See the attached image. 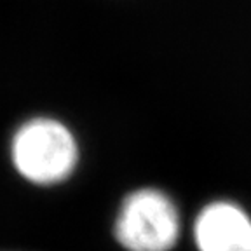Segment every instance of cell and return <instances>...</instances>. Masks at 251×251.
<instances>
[{
	"instance_id": "obj_2",
	"label": "cell",
	"mask_w": 251,
	"mask_h": 251,
	"mask_svg": "<svg viewBox=\"0 0 251 251\" xmlns=\"http://www.w3.org/2000/svg\"><path fill=\"white\" fill-rule=\"evenodd\" d=\"M181 230L176 204L159 188L127 194L115 216L114 234L127 251H171Z\"/></svg>"
},
{
	"instance_id": "obj_3",
	"label": "cell",
	"mask_w": 251,
	"mask_h": 251,
	"mask_svg": "<svg viewBox=\"0 0 251 251\" xmlns=\"http://www.w3.org/2000/svg\"><path fill=\"white\" fill-rule=\"evenodd\" d=\"M199 251H251V216L232 201L206 204L194 220Z\"/></svg>"
},
{
	"instance_id": "obj_1",
	"label": "cell",
	"mask_w": 251,
	"mask_h": 251,
	"mask_svg": "<svg viewBox=\"0 0 251 251\" xmlns=\"http://www.w3.org/2000/svg\"><path fill=\"white\" fill-rule=\"evenodd\" d=\"M16 171L35 185H56L70 178L78 161L72 131L61 122L37 117L25 122L11 141Z\"/></svg>"
}]
</instances>
